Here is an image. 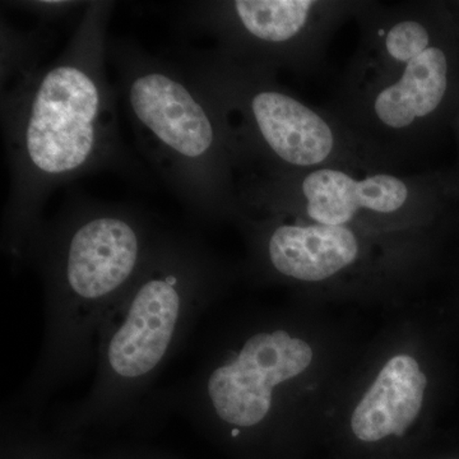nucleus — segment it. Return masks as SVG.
<instances>
[{
  "instance_id": "obj_2",
  "label": "nucleus",
  "mask_w": 459,
  "mask_h": 459,
  "mask_svg": "<svg viewBox=\"0 0 459 459\" xmlns=\"http://www.w3.org/2000/svg\"><path fill=\"white\" fill-rule=\"evenodd\" d=\"M165 229L131 204L69 202L30 247L44 283L45 329L16 407L39 418L50 395L96 359L100 328L132 286Z\"/></svg>"
},
{
  "instance_id": "obj_5",
  "label": "nucleus",
  "mask_w": 459,
  "mask_h": 459,
  "mask_svg": "<svg viewBox=\"0 0 459 459\" xmlns=\"http://www.w3.org/2000/svg\"><path fill=\"white\" fill-rule=\"evenodd\" d=\"M141 152L199 220H238L240 162L228 122L177 60L135 42H108Z\"/></svg>"
},
{
  "instance_id": "obj_4",
  "label": "nucleus",
  "mask_w": 459,
  "mask_h": 459,
  "mask_svg": "<svg viewBox=\"0 0 459 459\" xmlns=\"http://www.w3.org/2000/svg\"><path fill=\"white\" fill-rule=\"evenodd\" d=\"M221 274L199 238L164 230L141 273L102 323L95 377L86 397L63 416L66 424L132 418L212 301Z\"/></svg>"
},
{
  "instance_id": "obj_6",
  "label": "nucleus",
  "mask_w": 459,
  "mask_h": 459,
  "mask_svg": "<svg viewBox=\"0 0 459 459\" xmlns=\"http://www.w3.org/2000/svg\"><path fill=\"white\" fill-rule=\"evenodd\" d=\"M178 63L225 117L241 177L322 168L386 170L331 108L307 104L281 86L276 74L238 65L216 49L180 51Z\"/></svg>"
},
{
  "instance_id": "obj_3",
  "label": "nucleus",
  "mask_w": 459,
  "mask_h": 459,
  "mask_svg": "<svg viewBox=\"0 0 459 459\" xmlns=\"http://www.w3.org/2000/svg\"><path fill=\"white\" fill-rule=\"evenodd\" d=\"M356 18L360 42L329 108L383 168L401 171L452 100L448 16L434 3L362 2Z\"/></svg>"
},
{
  "instance_id": "obj_10",
  "label": "nucleus",
  "mask_w": 459,
  "mask_h": 459,
  "mask_svg": "<svg viewBox=\"0 0 459 459\" xmlns=\"http://www.w3.org/2000/svg\"><path fill=\"white\" fill-rule=\"evenodd\" d=\"M255 235L259 262L271 273L296 282H325L362 258L359 229L304 221L281 214L241 216Z\"/></svg>"
},
{
  "instance_id": "obj_9",
  "label": "nucleus",
  "mask_w": 459,
  "mask_h": 459,
  "mask_svg": "<svg viewBox=\"0 0 459 459\" xmlns=\"http://www.w3.org/2000/svg\"><path fill=\"white\" fill-rule=\"evenodd\" d=\"M313 350L283 328L258 331L225 356L199 361L169 404L186 418L230 430L238 439L273 416L277 391L300 377Z\"/></svg>"
},
{
  "instance_id": "obj_12",
  "label": "nucleus",
  "mask_w": 459,
  "mask_h": 459,
  "mask_svg": "<svg viewBox=\"0 0 459 459\" xmlns=\"http://www.w3.org/2000/svg\"><path fill=\"white\" fill-rule=\"evenodd\" d=\"M48 39V30L18 31L2 23V89L40 68Z\"/></svg>"
},
{
  "instance_id": "obj_13",
  "label": "nucleus",
  "mask_w": 459,
  "mask_h": 459,
  "mask_svg": "<svg viewBox=\"0 0 459 459\" xmlns=\"http://www.w3.org/2000/svg\"><path fill=\"white\" fill-rule=\"evenodd\" d=\"M14 8L29 12L44 23L54 22L72 16L77 11H83L89 2H66V0H32V2H13Z\"/></svg>"
},
{
  "instance_id": "obj_11",
  "label": "nucleus",
  "mask_w": 459,
  "mask_h": 459,
  "mask_svg": "<svg viewBox=\"0 0 459 459\" xmlns=\"http://www.w3.org/2000/svg\"><path fill=\"white\" fill-rule=\"evenodd\" d=\"M425 389L427 377L419 362L409 355L394 356L353 411V434L368 443L401 437L418 418Z\"/></svg>"
},
{
  "instance_id": "obj_8",
  "label": "nucleus",
  "mask_w": 459,
  "mask_h": 459,
  "mask_svg": "<svg viewBox=\"0 0 459 459\" xmlns=\"http://www.w3.org/2000/svg\"><path fill=\"white\" fill-rule=\"evenodd\" d=\"M362 2L342 0H205L183 5L186 29L212 39L213 49L238 65L276 74H309L329 41Z\"/></svg>"
},
{
  "instance_id": "obj_7",
  "label": "nucleus",
  "mask_w": 459,
  "mask_h": 459,
  "mask_svg": "<svg viewBox=\"0 0 459 459\" xmlns=\"http://www.w3.org/2000/svg\"><path fill=\"white\" fill-rule=\"evenodd\" d=\"M437 175L343 168L281 175H243L238 197L243 214H281L329 226L362 229L418 225L446 201Z\"/></svg>"
},
{
  "instance_id": "obj_1",
  "label": "nucleus",
  "mask_w": 459,
  "mask_h": 459,
  "mask_svg": "<svg viewBox=\"0 0 459 459\" xmlns=\"http://www.w3.org/2000/svg\"><path fill=\"white\" fill-rule=\"evenodd\" d=\"M114 2H89L56 59L2 89V126L11 186L2 249L26 264L54 190L113 170L141 178L119 133L117 96L107 74Z\"/></svg>"
}]
</instances>
